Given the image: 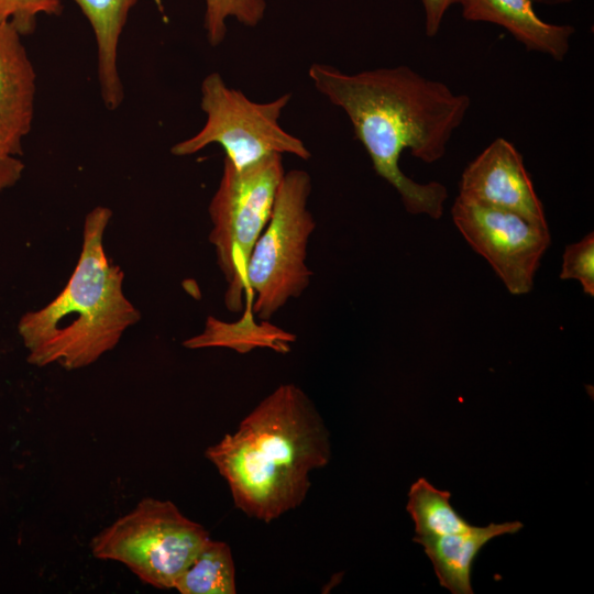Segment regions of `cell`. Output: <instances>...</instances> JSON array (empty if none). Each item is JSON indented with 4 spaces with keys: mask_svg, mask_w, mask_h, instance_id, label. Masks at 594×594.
Returning a JSON list of instances; mask_svg holds the SVG:
<instances>
[{
    "mask_svg": "<svg viewBox=\"0 0 594 594\" xmlns=\"http://www.w3.org/2000/svg\"><path fill=\"white\" fill-rule=\"evenodd\" d=\"M311 178L304 169L285 172L271 218L258 237L245 271L252 314L270 320L308 288L312 271L308 244L316 221L308 208Z\"/></svg>",
    "mask_w": 594,
    "mask_h": 594,
    "instance_id": "277c9868",
    "label": "cell"
},
{
    "mask_svg": "<svg viewBox=\"0 0 594 594\" xmlns=\"http://www.w3.org/2000/svg\"><path fill=\"white\" fill-rule=\"evenodd\" d=\"M62 4L51 0H0V21H9L21 33H32L40 13L58 14Z\"/></svg>",
    "mask_w": 594,
    "mask_h": 594,
    "instance_id": "d6986e66",
    "label": "cell"
},
{
    "mask_svg": "<svg viewBox=\"0 0 594 594\" xmlns=\"http://www.w3.org/2000/svg\"><path fill=\"white\" fill-rule=\"evenodd\" d=\"M174 588L182 594H235V565L229 544L210 538Z\"/></svg>",
    "mask_w": 594,
    "mask_h": 594,
    "instance_id": "5bb4252c",
    "label": "cell"
},
{
    "mask_svg": "<svg viewBox=\"0 0 594 594\" xmlns=\"http://www.w3.org/2000/svg\"><path fill=\"white\" fill-rule=\"evenodd\" d=\"M535 3V0H460L465 20L497 24L528 51L563 61L574 28L543 21L537 14Z\"/></svg>",
    "mask_w": 594,
    "mask_h": 594,
    "instance_id": "8fae6325",
    "label": "cell"
},
{
    "mask_svg": "<svg viewBox=\"0 0 594 594\" xmlns=\"http://www.w3.org/2000/svg\"><path fill=\"white\" fill-rule=\"evenodd\" d=\"M450 498L449 491L436 488L424 477L411 484L406 509L415 524V536H447L472 527L454 509Z\"/></svg>",
    "mask_w": 594,
    "mask_h": 594,
    "instance_id": "9a60e30c",
    "label": "cell"
},
{
    "mask_svg": "<svg viewBox=\"0 0 594 594\" xmlns=\"http://www.w3.org/2000/svg\"><path fill=\"white\" fill-rule=\"evenodd\" d=\"M522 527L518 520L491 522L447 536H415L413 541L422 546L442 587L453 594H473L472 566L481 549L492 539L517 534Z\"/></svg>",
    "mask_w": 594,
    "mask_h": 594,
    "instance_id": "7c38bea8",
    "label": "cell"
},
{
    "mask_svg": "<svg viewBox=\"0 0 594 594\" xmlns=\"http://www.w3.org/2000/svg\"><path fill=\"white\" fill-rule=\"evenodd\" d=\"M561 279H576L583 292L594 296V234L565 246L562 255Z\"/></svg>",
    "mask_w": 594,
    "mask_h": 594,
    "instance_id": "ac0fdd59",
    "label": "cell"
},
{
    "mask_svg": "<svg viewBox=\"0 0 594 594\" xmlns=\"http://www.w3.org/2000/svg\"><path fill=\"white\" fill-rule=\"evenodd\" d=\"M284 175L280 154L241 168L223 161L221 179L208 206L209 242L227 283L224 304L232 312L243 309L249 258L271 218Z\"/></svg>",
    "mask_w": 594,
    "mask_h": 594,
    "instance_id": "5b68a950",
    "label": "cell"
},
{
    "mask_svg": "<svg viewBox=\"0 0 594 594\" xmlns=\"http://www.w3.org/2000/svg\"><path fill=\"white\" fill-rule=\"evenodd\" d=\"M209 539L205 527L183 515L174 503L147 497L96 535L91 552L124 564L146 584L174 588Z\"/></svg>",
    "mask_w": 594,
    "mask_h": 594,
    "instance_id": "8992f818",
    "label": "cell"
},
{
    "mask_svg": "<svg viewBox=\"0 0 594 594\" xmlns=\"http://www.w3.org/2000/svg\"><path fill=\"white\" fill-rule=\"evenodd\" d=\"M451 215L458 230L486 258L509 293L524 295L532 289L535 273L550 244L548 227L460 196Z\"/></svg>",
    "mask_w": 594,
    "mask_h": 594,
    "instance_id": "ba28073f",
    "label": "cell"
},
{
    "mask_svg": "<svg viewBox=\"0 0 594 594\" xmlns=\"http://www.w3.org/2000/svg\"><path fill=\"white\" fill-rule=\"evenodd\" d=\"M35 92L36 74L21 33L9 21H0V147L12 155L23 154Z\"/></svg>",
    "mask_w": 594,
    "mask_h": 594,
    "instance_id": "30bf717a",
    "label": "cell"
},
{
    "mask_svg": "<svg viewBox=\"0 0 594 594\" xmlns=\"http://www.w3.org/2000/svg\"><path fill=\"white\" fill-rule=\"evenodd\" d=\"M62 4V0H51ZM88 19L97 43L98 81L108 110H116L124 98L118 68V48L130 10L139 0H74Z\"/></svg>",
    "mask_w": 594,
    "mask_h": 594,
    "instance_id": "4fadbf2b",
    "label": "cell"
},
{
    "mask_svg": "<svg viewBox=\"0 0 594 594\" xmlns=\"http://www.w3.org/2000/svg\"><path fill=\"white\" fill-rule=\"evenodd\" d=\"M308 76L321 95L346 113L375 173L398 191L405 209L441 218L447 188L407 177L399 157L409 150L427 164L442 158L468 113L469 96L405 65L346 74L315 63Z\"/></svg>",
    "mask_w": 594,
    "mask_h": 594,
    "instance_id": "6da1fadb",
    "label": "cell"
},
{
    "mask_svg": "<svg viewBox=\"0 0 594 594\" xmlns=\"http://www.w3.org/2000/svg\"><path fill=\"white\" fill-rule=\"evenodd\" d=\"M111 217L105 206L87 213L80 255L67 285L46 306L20 318L18 333L31 364L86 367L112 350L140 320V311L123 293V272L105 251Z\"/></svg>",
    "mask_w": 594,
    "mask_h": 594,
    "instance_id": "3957f363",
    "label": "cell"
},
{
    "mask_svg": "<svg viewBox=\"0 0 594 594\" xmlns=\"http://www.w3.org/2000/svg\"><path fill=\"white\" fill-rule=\"evenodd\" d=\"M289 334L271 327L233 326L208 317L202 333L184 342L188 349L228 346L245 353L256 346H268L279 352L288 350Z\"/></svg>",
    "mask_w": 594,
    "mask_h": 594,
    "instance_id": "2e32d148",
    "label": "cell"
},
{
    "mask_svg": "<svg viewBox=\"0 0 594 594\" xmlns=\"http://www.w3.org/2000/svg\"><path fill=\"white\" fill-rule=\"evenodd\" d=\"M200 91L206 122L195 135L174 144L173 155L188 156L218 144L226 153L224 158L239 168L271 154L310 158L305 143L279 124L290 94L268 102H255L242 91L230 88L219 73L207 75Z\"/></svg>",
    "mask_w": 594,
    "mask_h": 594,
    "instance_id": "52a82bcc",
    "label": "cell"
},
{
    "mask_svg": "<svg viewBox=\"0 0 594 594\" xmlns=\"http://www.w3.org/2000/svg\"><path fill=\"white\" fill-rule=\"evenodd\" d=\"M205 30L211 46L222 43L227 34V20L237 19L246 26L257 25L264 18L265 0H205Z\"/></svg>",
    "mask_w": 594,
    "mask_h": 594,
    "instance_id": "e0dca14e",
    "label": "cell"
},
{
    "mask_svg": "<svg viewBox=\"0 0 594 594\" xmlns=\"http://www.w3.org/2000/svg\"><path fill=\"white\" fill-rule=\"evenodd\" d=\"M206 457L227 482L234 505L271 522L305 501L310 473L331 459L330 435L307 394L282 384Z\"/></svg>",
    "mask_w": 594,
    "mask_h": 594,
    "instance_id": "7a4b0ae2",
    "label": "cell"
},
{
    "mask_svg": "<svg viewBox=\"0 0 594 594\" xmlns=\"http://www.w3.org/2000/svg\"><path fill=\"white\" fill-rule=\"evenodd\" d=\"M425 11V32L428 36H435L441 26L448 9L460 3V0H421Z\"/></svg>",
    "mask_w": 594,
    "mask_h": 594,
    "instance_id": "ffe728a7",
    "label": "cell"
},
{
    "mask_svg": "<svg viewBox=\"0 0 594 594\" xmlns=\"http://www.w3.org/2000/svg\"><path fill=\"white\" fill-rule=\"evenodd\" d=\"M24 164L19 156L0 147V193L14 186L22 177Z\"/></svg>",
    "mask_w": 594,
    "mask_h": 594,
    "instance_id": "44dd1931",
    "label": "cell"
},
{
    "mask_svg": "<svg viewBox=\"0 0 594 594\" xmlns=\"http://www.w3.org/2000/svg\"><path fill=\"white\" fill-rule=\"evenodd\" d=\"M459 196L482 206L514 212L548 227L543 206L525 168L521 154L509 141L495 139L463 170Z\"/></svg>",
    "mask_w": 594,
    "mask_h": 594,
    "instance_id": "9c48e42d",
    "label": "cell"
}]
</instances>
